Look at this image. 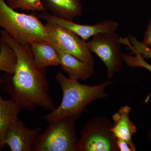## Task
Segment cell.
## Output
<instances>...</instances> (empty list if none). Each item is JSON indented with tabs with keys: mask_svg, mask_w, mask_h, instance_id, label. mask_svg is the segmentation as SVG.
<instances>
[{
	"mask_svg": "<svg viewBox=\"0 0 151 151\" xmlns=\"http://www.w3.org/2000/svg\"><path fill=\"white\" fill-rule=\"evenodd\" d=\"M0 37L14 50L17 63L12 75L6 73L0 77V87L23 109L31 111L37 108L51 111L55 109L54 99L49 94L46 70L36 66L30 45L19 42L4 30Z\"/></svg>",
	"mask_w": 151,
	"mask_h": 151,
	"instance_id": "6da1fadb",
	"label": "cell"
},
{
	"mask_svg": "<svg viewBox=\"0 0 151 151\" xmlns=\"http://www.w3.org/2000/svg\"><path fill=\"white\" fill-rule=\"evenodd\" d=\"M55 78L62 89V101L57 108L41 116L47 122L65 117L78 120L89 104L108 97L106 88L114 83L108 80L92 86L83 84L79 80L67 77L60 72L57 73Z\"/></svg>",
	"mask_w": 151,
	"mask_h": 151,
	"instance_id": "7a4b0ae2",
	"label": "cell"
},
{
	"mask_svg": "<svg viewBox=\"0 0 151 151\" xmlns=\"http://www.w3.org/2000/svg\"><path fill=\"white\" fill-rule=\"evenodd\" d=\"M0 27L15 40L30 44L46 40L50 36L45 25L35 15L18 12L11 8L4 0H0Z\"/></svg>",
	"mask_w": 151,
	"mask_h": 151,
	"instance_id": "3957f363",
	"label": "cell"
},
{
	"mask_svg": "<svg viewBox=\"0 0 151 151\" xmlns=\"http://www.w3.org/2000/svg\"><path fill=\"white\" fill-rule=\"evenodd\" d=\"M76 121L68 117L48 122L33 145L32 151H79Z\"/></svg>",
	"mask_w": 151,
	"mask_h": 151,
	"instance_id": "277c9868",
	"label": "cell"
},
{
	"mask_svg": "<svg viewBox=\"0 0 151 151\" xmlns=\"http://www.w3.org/2000/svg\"><path fill=\"white\" fill-rule=\"evenodd\" d=\"M113 122L105 116L95 117L81 128L79 151H119L116 136L111 131Z\"/></svg>",
	"mask_w": 151,
	"mask_h": 151,
	"instance_id": "5b68a950",
	"label": "cell"
},
{
	"mask_svg": "<svg viewBox=\"0 0 151 151\" xmlns=\"http://www.w3.org/2000/svg\"><path fill=\"white\" fill-rule=\"evenodd\" d=\"M86 42L90 51L96 54L105 64L109 79L122 70L124 53L118 34H98Z\"/></svg>",
	"mask_w": 151,
	"mask_h": 151,
	"instance_id": "8992f818",
	"label": "cell"
},
{
	"mask_svg": "<svg viewBox=\"0 0 151 151\" xmlns=\"http://www.w3.org/2000/svg\"><path fill=\"white\" fill-rule=\"evenodd\" d=\"M47 32L54 38L65 52L89 64L94 65V60L86 41L68 30L54 24H45Z\"/></svg>",
	"mask_w": 151,
	"mask_h": 151,
	"instance_id": "52a82bcc",
	"label": "cell"
},
{
	"mask_svg": "<svg viewBox=\"0 0 151 151\" xmlns=\"http://www.w3.org/2000/svg\"><path fill=\"white\" fill-rule=\"evenodd\" d=\"M35 14L47 22L54 24L68 30L86 41L98 34L116 32L119 26L118 22L112 19L102 21L96 24L88 25L76 23L73 21L54 16L46 12Z\"/></svg>",
	"mask_w": 151,
	"mask_h": 151,
	"instance_id": "ba28073f",
	"label": "cell"
},
{
	"mask_svg": "<svg viewBox=\"0 0 151 151\" xmlns=\"http://www.w3.org/2000/svg\"><path fill=\"white\" fill-rule=\"evenodd\" d=\"M41 128H28L18 118L15 119L6 132L5 145L12 151H32L33 145L41 131Z\"/></svg>",
	"mask_w": 151,
	"mask_h": 151,
	"instance_id": "9c48e42d",
	"label": "cell"
},
{
	"mask_svg": "<svg viewBox=\"0 0 151 151\" xmlns=\"http://www.w3.org/2000/svg\"><path fill=\"white\" fill-rule=\"evenodd\" d=\"M52 37L50 44L56 49L60 58V65L68 77L85 81L92 77L94 73V65L78 59L64 51Z\"/></svg>",
	"mask_w": 151,
	"mask_h": 151,
	"instance_id": "30bf717a",
	"label": "cell"
},
{
	"mask_svg": "<svg viewBox=\"0 0 151 151\" xmlns=\"http://www.w3.org/2000/svg\"><path fill=\"white\" fill-rule=\"evenodd\" d=\"M131 110L132 108L129 105H124L113 114L112 116L113 125L111 131L116 138L126 141L133 151H135L136 148L132 140V136L137 133V128L130 119Z\"/></svg>",
	"mask_w": 151,
	"mask_h": 151,
	"instance_id": "8fae6325",
	"label": "cell"
},
{
	"mask_svg": "<svg viewBox=\"0 0 151 151\" xmlns=\"http://www.w3.org/2000/svg\"><path fill=\"white\" fill-rule=\"evenodd\" d=\"M47 13L60 18L73 21L83 13L82 0H40Z\"/></svg>",
	"mask_w": 151,
	"mask_h": 151,
	"instance_id": "7c38bea8",
	"label": "cell"
},
{
	"mask_svg": "<svg viewBox=\"0 0 151 151\" xmlns=\"http://www.w3.org/2000/svg\"><path fill=\"white\" fill-rule=\"evenodd\" d=\"M30 45L34 61L38 68L45 70L49 66L60 65L58 52L47 41H38Z\"/></svg>",
	"mask_w": 151,
	"mask_h": 151,
	"instance_id": "4fadbf2b",
	"label": "cell"
},
{
	"mask_svg": "<svg viewBox=\"0 0 151 151\" xmlns=\"http://www.w3.org/2000/svg\"><path fill=\"white\" fill-rule=\"evenodd\" d=\"M19 104L12 99L5 100L0 94V150L5 146L4 140L6 130L9 125L18 118L22 110Z\"/></svg>",
	"mask_w": 151,
	"mask_h": 151,
	"instance_id": "5bb4252c",
	"label": "cell"
},
{
	"mask_svg": "<svg viewBox=\"0 0 151 151\" xmlns=\"http://www.w3.org/2000/svg\"><path fill=\"white\" fill-rule=\"evenodd\" d=\"M16 63V55L14 50L0 37V71L12 75Z\"/></svg>",
	"mask_w": 151,
	"mask_h": 151,
	"instance_id": "9a60e30c",
	"label": "cell"
},
{
	"mask_svg": "<svg viewBox=\"0 0 151 151\" xmlns=\"http://www.w3.org/2000/svg\"><path fill=\"white\" fill-rule=\"evenodd\" d=\"M122 44L127 45V48L133 54L138 53L142 55L144 59L151 60V48L143 42H140L134 36H129L125 38L120 37Z\"/></svg>",
	"mask_w": 151,
	"mask_h": 151,
	"instance_id": "2e32d148",
	"label": "cell"
},
{
	"mask_svg": "<svg viewBox=\"0 0 151 151\" xmlns=\"http://www.w3.org/2000/svg\"><path fill=\"white\" fill-rule=\"evenodd\" d=\"M6 4L14 10L20 9L35 13L46 12L40 0H6Z\"/></svg>",
	"mask_w": 151,
	"mask_h": 151,
	"instance_id": "e0dca14e",
	"label": "cell"
},
{
	"mask_svg": "<svg viewBox=\"0 0 151 151\" xmlns=\"http://www.w3.org/2000/svg\"><path fill=\"white\" fill-rule=\"evenodd\" d=\"M135 56L132 55L124 54V61L129 67L132 68L140 67L148 70L151 73V65L147 63L141 55L136 53ZM151 97V91L147 96L145 102L147 104L148 103Z\"/></svg>",
	"mask_w": 151,
	"mask_h": 151,
	"instance_id": "ac0fdd59",
	"label": "cell"
},
{
	"mask_svg": "<svg viewBox=\"0 0 151 151\" xmlns=\"http://www.w3.org/2000/svg\"><path fill=\"white\" fill-rule=\"evenodd\" d=\"M116 144L119 151H133L129 145L122 139L117 138Z\"/></svg>",
	"mask_w": 151,
	"mask_h": 151,
	"instance_id": "d6986e66",
	"label": "cell"
},
{
	"mask_svg": "<svg viewBox=\"0 0 151 151\" xmlns=\"http://www.w3.org/2000/svg\"><path fill=\"white\" fill-rule=\"evenodd\" d=\"M143 42L150 47H151V17L148 26L147 28L144 35V41Z\"/></svg>",
	"mask_w": 151,
	"mask_h": 151,
	"instance_id": "ffe728a7",
	"label": "cell"
},
{
	"mask_svg": "<svg viewBox=\"0 0 151 151\" xmlns=\"http://www.w3.org/2000/svg\"><path fill=\"white\" fill-rule=\"evenodd\" d=\"M148 138L149 139L151 140V129L149 131L148 135Z\"/></svg>",
	"mask_w": 151,
	"mask_h": 151,
	"instance_id": "44dd1931",
	"label": "cell"
}]
</instances>
